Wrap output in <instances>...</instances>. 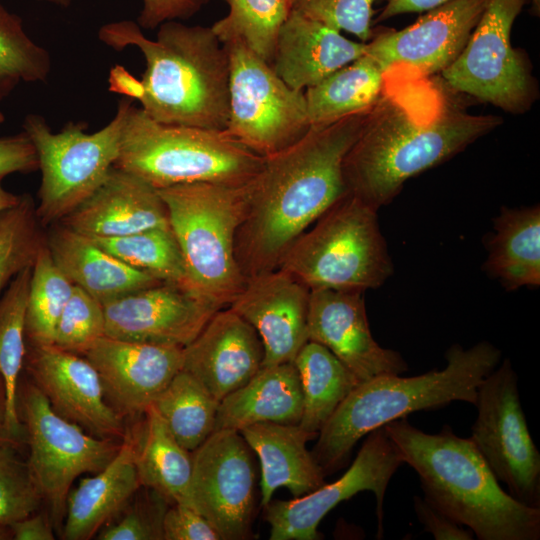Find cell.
<instances>
[{"label": "cell", "instance_id": "obj_44", "mask_svg": "<svg viewBox=\"0 0 540 540\" xmlns=\"http://www.w3.org/2000/svg\"><path fill=\"white\" fill-rule=\"evenodd\" d=\"M165 540H219L218 532L212 524L194 508L172 503L163 519Z\"/></svg>", "mask_w": 540, "mask_h": 540}, {"label": "cell", "instance_id": "obj_14", "mask_svg": "<svg viewBox=\"0 0 540 540\" xmlns=\"http://www.w3.org/2000/svg\"><path fill=\"white\" fill-rule=\"evenodd\" d=\"M348 470L336 481L292 500L270 501L265 506L271 540H318V525L342 501L362 491L376 498L377 537L383 534V507L387 486L404 464L395 444L381 426L366 435Z\"/></svg>", "mask_w": 540, "mask_h": 540}, {"label": "cell", "instance_id": "obj_54", "mask_svg": "<svg viewBox=\"0 0 540 540\" xmlns=\"http://www.w3.org/2000/svg\"><path fill=\"white\" fill-rule=\"evenodd\" d=\"M529 3L532 4V8H533L535 14L539 15V11H540L539 3H540V0H530Z\"/></svg>", "mask_w": 540, "mask_h": 540}, {"label": "cell", "instance_id": "obj_51", "mask_svg": "<svg viewBox=\"0 0 540 540\" xmlns=\"http://www.w3.org/2000/svg\"><path fill=\"white\" fill-rule=\"evenodd\" d=\"M7 409V395L4 380L0 374V435L3 433Z\"/></svg>", "mask_w": 540, "mask_h": 540}, {"label": "cell", "instance_id": "obj_43", "mask_svg": "<svg viewBox=\"0 0 540 540\" xmlns=\"http://www.w3.org/2000/svg\"><path fill=\"white\" fill-rule=\"evenodd\" d=\"M375 0H291V10L367 43Z\"/></svg>", "mask_w": 540, "mask_h": 540}, {"label": "cell", "instance_id": "obj_3", "mask_svg": "<svg viewBox=\"0 0 540 540\" xmlns=\"http://www.w3.org/2000/svg\"><path fill=\"white\" fill-rule=\"evenodd\" d=\"M99 40L120 52L137 47L146 69L135 98L153 120L223 131L229 113V56L211 26L168 21L147 38L137 22L120 20L98 30Z\"/></svg>", "mask_w": 540, "mask_h": 540}, {"label": "cell", "instance_id": "obj_35", "mask_svg": "<svg viewBox=\"0 0 540 540\" xmlns=\"http://www.w3.org/2000/svg\"><path fill=\"white\" fill-rule=\"evenodd\" d=\"M228 13L211 28L223 44L241 43L272 64L291 0H226Z\"/></svg>", "mask_w": 540, "mask_h": 540}, {"label": "cell", "instance_id": "obj_49", "mask_svg": "<svg viewBox=\"0 0 540 540\" xmlns=\"http://www.w3.org/2000/svg\"><path fill=\"white\" fill-rule=\"evenodd\" d=\"M448 1L450 0H386L375 21L383 22L406 13L426 12Z\"/></svg>", "mask_w": 540, "mask_h": 540}, {"label": "cell", "instance_id": "obj_28", "mask_svg": "<svg viewBox=\"0 0 540 540\" xmlns=\"http://www.w3.org/2000/svg\"><path fill=\"white\" fill-rule=\"evenodd\" d=\"M302 411V390L294 363L263 366L220 401L214 431H240L261 422L298 424Z\"/></svg>", "mask_w": 540, "mask_h": 540}, {"label": "cell", "instance_id": "obj_41", "mask_svg": "<svg viewBox=\"0 0 540 540\" xmlns=\"http://www.w3.org/2000/svg\"><path fill=\"white\" fill-rule=\"evenodd\" d=\"M104 336L103 304L74 285L71 296L57 321L53 345L82 356Z\"/></svg>", "mask_w": 540, "mask_h": 540}, {"label": "cell", "instance_id": "obj_48", "mask_svg": "<svg viewBox=\"0 0 540 540\" xmlns=\"http://www.w3.org/2000/svg\"><path fill=\"white\" fill-rule=\"evenodd\" d=\"M12 539L15 540H53V528L43 514L33 513L10 526Z\"/></svg>", "mask_w": 540, "mask_h": 540}, {"label": "cell", "instance_id": "obj_17", "mask_svg": "<svg viewBox=\"0 0 540 540\" xmlns=\"http://www.w3.org/2000/svg\"><path fill=\"white\" fill-rule=\"evenodd\" d=\"M23 369L59 415L96 437L123 440V417L108 404L85 357L53 344L26 346Z\"/></svg>", "mask_w": 540, "mask_h": 540}, {"label": "cell", "instance_id": "obj_42", "mask_svg": "<svg viewBox=\"0 0 540 540\" xmlns=\"http://www.w3.org/2000/svg\"><path fill=\"white\" fill-rule=\"evenodd\" d=\"M143 487V486H142ZM122 510L114 522L107 523L98 532L100 540H162L163 519L169 501L157 491L143 487ZM171 504V503H170ZM121 511V512H122Z\"/></svg>", "mask_w": 540, "mask_h": 540}, {"label": "cell", "instance_id": "obj_8", "mask_svg": "<svg viewBox=\"0 0 540 540\" xmlns=\"http://www.w3.org/2000/svg\"><path fill=\"white\" fill-rule=\"evenodd\" d=\"M377 211L347 193L289 246L277 268L310 290L364 292L393 273Z\"/></svg>", "mask_w": 540, "mask_h": 540}, {"label": "cell", "instance_id": "obj_15", "mask_svg": "<svg viewBox=\"0 0 540 540\" xmlns=\"http://www.w3.org/2000/svg\"><path fill=\"white\" fill-rule=\"evenodd\" d=\"M239 431H214L191 452L192 507L223 540L247 538L255 506L256 471Z\"/></svg>", "mask_w": 540, "mask_h": 540}, {"label": "cell", "instance_id": "obj_40", "mask_svg": "<svg viewBox=\"0 0 540 540\" xmlns=\"http://www.w3.org/2000/svg\"><path fill=\"white\" fill-rule=\"evenodd\" d=\"M42 494L22 453V441L0 435V525L37 512Z\"/></svg>", "mask_w": 540, "mask_h": 540}, {"label": "cell", "instance_id": "obj_47", "mask_svg": "<svg viewBox=\"0 0 540 540\" xmlns=\"http://www.w3.org/2000/svg\"><path fill=\"white\" fill-rule=\"evenodd\" d=\"M413 506L424 530L436 540H472L473 532L464 528L442 511L430 504L424 497L414 496Z\"/></svg>", "mask_w": 540, "mask_h": 540}, {"label": "cell", "instance_id": "obj_37", "mask_svg": "<svg viewBox=\"0 0 540 540\" xmlns=\"http://www.w3.org/2000/svg\"><path fill=\"white\" fill-rule=\"evenodd\" d=\"M73 287L52 259L45 240L32 266L25 314L26 346L53 344L57 321Z\"/></svg>", "mask_w": 540, "mask_h": 540}, {"label": "cell", "instance_id": "obj_50", "mask_svg": "<svg viewBox=\"0 0 540 540\" xmlns=\"http://www.w3.org/2000/svg\"><path fill=\"white\" fill-rule=\"evenodd\" d=\"M22 195H16L6 190L0 179V212L17 205L21 200Z\"/></svg>", "mask_w": 540, "mask_h": 540}, {"label": "cell", "instance_id": "obj_36", "mask_svg": "<svg viewBox=\"0 0 540 540\" xmlns=\"http://www.w3.org/2000/svg\"><path fill=\"white\" fill-rule=\"evenodd\" d=\"M92 239L128 266L191 291L182 253L170 227Z\"/></svg>", "mask_w": 540, "mask_h": 540}, {"label": "cell", "instance_id": "obj_19", "mask_svg": "<svg viewBox=\"0 0 540 540\" xmlns=\"http://www.w3.org/2000/svg\"><path fill=\"white\" fill-rule=\"evenodd\" d=\"M363 292L310 290L308 338L331 351L361 382L408 370L401 354L373 338Z\"/></svg>", "mask_w": 540, "mask_h": 540}, {"label": "cell", "instance_id": "obj_4", "mask_svg": "<svg viewBox=\"0 0 540 540\" xmlns=\"http://www.w3.org/2000/svg\"><path fill=\"white\" fill-rule=\"evenodd\" d=\"M384 427L404 464L418 474L424 498L477 539H540V508L505 492L470 438L448 425L429 434L407 417Z\"/></svg>", "mask_w": 540, "mask_h": 540}, {"label": "cell", "instance_id": "obj_27", "mask_svg": "<svg viewBox=\"0 0 540 540\" xmlns=\"http://www.w3.org/2000/svg\"><path fill=\"white\" fill-rule=\"evenodd\" d=\"M134 437L126 430L120 449L101 471L83 478L66 500L63 538L88 540L120 514L141 488Z\"/></svg>", "mask_w": 540, "mask_h": 540}, {"label": "cell", "instance_id": "obj_11", "mask_svg": "<svg viewBox=\"0 0 540 540\" xmlns=\"http://www.w3.org/2000/svg\"><path fill=\"white\" fill-rule=\"evenodd\" d=\"M17 412L34 480L53 515L61 520L74 480L105 468L122 441L96 437L59 415L29 378L19 381Z\"/></svg>", "mask_w": 540, "mask_h": 540}, {"label": "cell", "instance_id": "obj_18", "mask_svg": "<svg viewBox=\"0 0 540 540\" xmlns=\"http://www.w3.org/2000/svg\"><path fill=\"white\" fill-rule=\"evenodd\" d=\"M103 307L105 336L182 348L222 309L167 282L115 298Z\"/></svg>", "mask_w": 540, "mask_h": 540}, {"label": "cell", "instance_id": "obj_7", "mask_svg": "<svg viewBox=\"0 0 540 540\" xmlns=\"http://www.w3.org/2000/svg\"><path fill=\"white\" fill-rule=\"evenodd\" d=\"M246 185L195 182L158 189L191 291L218 308L230 306L247 282L235 254Z\"/></svg>", "mask_w": 540, "mask_h": 540}, {"label": "cell", "instance_id": "obj_38", "mask_svg": "<svg viewBox=\"0 0 540 540\" xmlns=\"http://www.w3.org/2000/svg\"><path fill=\"white\" fill-rule=\"evenodd\" d=\"M51 56L26 33L23 20L0 2V102L23 83L47 81Z\"/></svg>", "mask_w": 540, "mask_h": 540}, {"label": "cell", "instance_id": "obj_12", "mask_svg": "<svg viewBox=\"0 0 540 540\" xmlns=\"http://www.w3.org/2000/svg\"><path fill=\"white\" fill-rule=\"evenodd\" d=\"M530 0H487L486 7L457 58L440 74L448 88L508 113L527 111L536 84L523 54L512 46L511 31Z\"/></svg>", "mask_w": 540, "mask_h": 540}, {"label": "cell", "instance_id": "obj_45", "mask_svg": "<svg viewBox=\"0 0 540 540\" xmlns=\"http://www.w3.org/2000/svg\"><path fill=\"white\" fill-rule=\"evenodd\" d=\"M209 0H142L137 17L141 29L154 30L168 21L186 20L197 14Z\"/></svg>", "mask_w": 540, "mask_h": 540}, {"label": "cell", "instance_id": "obj_10", "mask_svg": "<svg viewBox=\"0 0 540 540\" xmlns=\"http://www.w3.org/2000/svg\"><path fill=\"white\" fill-rule=\"evenodd\" d=\"M229 56V113L223 130L266 157L300 140L310 129L304 92L288 86L245 45L224 44Z\"/></svg>", "mask_w": 540, "mask_h": 540}, {"label": "cell", "instance_id": "obj_39", "mask_svg": "<svg viewBox=\"0 0 540 540\" xmlns=\"http://www.w3.org/2000/svg\"><path fill=\"white\" fill-rule=\"evenodd\" d=\"M42 225L30 195L0 212V293L22 270L33 266L45 243Z\"/></svg>", "mask_w": 540, "mask_h": 540}, {"label": "cell", "instance_id": "obj_24", "mask_svg": "<svg viewBox=\"0 0 540 540\" xmlns=\"http://www.w3.org/2000/svg\"><path fill=\"white\" fill-rule=\"evenodd\" d=\"M366 46L291 10L278 34L271 66L288 86L304 92L362 56Z\"/></svg>", "mask_w": 540, "mask_h": 540}, {"label": "cell", "instance_id": "obj_34", "mask_svg": "<svg viewBox=\"0 0 540 540\" xmlns=\"http://www.w3.org/2000/svg\"><path fill=\"white\" fill-rule=\"evenodd\" d=\"M219 403L194 376L182 369L151 406L178 443L192 452L213 433Z\"/></svg>", "mask_w": 540, "mask_h": 540}, {"label": "cell", "instance_id": "obj_26", "mask_svg": "<svg viewBox=\"0 0 540 540\" xmlns=\"http://www.w3.org/2000/svg\"><path fill=\"white\" fill-rule=\"evenodd\" d=\"M239 432L260 461L262 506L271 501L280 487L298 498L326 483L322 468L306 447L318 434L307 432L298 424L275 422L255 423Z\"/></svg>", "mask_w": 540, "mask_h": 540}, {"label": "cell", "instance_id": "obj_30", "mask_svg": "<svg viewBox=\"0 0 540 540\" xmlns=\"http://www.w3.org/2000/svg\"><path fill=\"white\" fill-rule=\"evenodd\" d=\"M131 431L141 486L157 491L171 504L181 503L192 507L191 452L178 443L153 406L141 415Z\"/></svg>", "mask_w": 540, "mask_h": 540}, {"label": "cell", "instance_id": "obj_55", "mask_svg": "<svg viewBox=\"0 0 540 540\" xmlns=\"http://www.w3.org/2000/svg\"><path fill=\"white\" fill-rule=\"evenodd\" d=\"M4 121V115L0 112V124Z\"/></svg>", "mask_w": 540, "mask_h": 540}, {"label": "cell", "instance_id": "obj_9", "mask_svg": "<svg viewBox=\"0 0 540 540\" xmlns=\"http://www.w3.org/2000/svg\"><path fill=\"white\" fill-rule=\"evenodd\" d=\"M133 101L122 98L114 117L93 133L87 132L88 124L83 121H69L53 132L43 116H25L22 131L36 150L41 172L36 214L42 226L60 222L105 181L118 158Z\"/></svg>", "mask_w": 540, "mask_h": 540}, {"label": "cell", "instance_id": "obj_6", "mask_svg": "<svg viewBox=\"0 0 540 540\" xmlns=\"http://www.w3.org/2000/svg\"><path fill=\"white\" fill-rule=\"evenodd\" d=\"M263 157L224 131L169 125L130 104L114 167L155 189L213 182L244 185L260 170Z\"/></svg>", "mask_w": 540, "mask_h": 540}, {"label": "cell", "instance_id": "obj_1", "mask_svg": "<svg viewBox=\"0 0 540 540\" xmlns=\"http://www.w3.org/2000/svg\"><path fill=\"white\" fill-rule=\"evenodd\" d=\"M370 109L311 125L296 143L263 157L246 185V212L235 238L236 259L247 280L276 269L296 238L348 193L344 158Z\"/></svg>", "mask_w": 540, "mask_h": 540}, {"label": "cell", "instance_id": "obj_21", "mask_svg": "<svg viewBox=\"0 0 540 540\" xmlns=\"http://www.w3.org/2000/svg\"><path fill=\"white\" fill-rule=\"evenodd\" d=\"M309 298L308 287L276 268L249 278L228 306L258 333L264 348L262 367L293 362L309 341Z\"/></svg>", "mask_w": 540, "mask_h": 540}, {"label": "cell", "instance_id": "obj_5", "mask_svg": "<svg viewBox=\"0 0 540 540\" xmlns=\"http://www.w3.org/2000/svg\"><path fill=\"white\" fill-rule=\"evenodd\" d=\"M445 359L441 370L412 377L382 375L359 383L319 431L311 451L325 476L346 464L361 438L391 421L454 401L475 405L477 388L499 364L501 351L488 341L468 349L453 344Z\"/></svg>", "mask_w": 540, "mask_h": 540}, {"label": "cell", "instance_id": "obj_32", "mask_svg": "<svg viewBox=\"0 0 540 540\" xmlns=\"http://www.w3.org/2000/svg\"><path fill=\"white\" fill-rule=\"evenodd\" d=\"M293 363L303 397L298 425L318 434L360 381L331 351L314 341L301 348Z\"/></svg>", "mask_w": 540, "mask_h": 540}, {"label": "cell", "instance_id": "obj_53", "mask_svg": "<svg viewBox=\"0 0 540 540\" xmlns=\"http://www.w3.org/2000/svg\"><path fill=\"white\" fill-rule=\"evenodd\" d=\"M12 539L9 526L0 525V540Z\"/></svg>", "mask_w": 540, "mask_h": 540}, {"label": "cell", "instance_id": "obj_31", "mask_svg": "<svg viewBox=\"0 0 540 540\" xmlns=\"http://www.w3.org/2000/svg\"><path fill=\"white\" fill-rule=\"evenodd\" d=\"M387 73L365 53L304 91L311 125L370 109L386 88Z\"/></svg>", "mask_w": 540, "mask_h": 540}, {"label": "cell", "instance_id": "obj_20", "mask_svg": "<svg viewBox=\"0 0 540 540\" xmlns=\"http://www.w3.org/2000/svg\"><path fill=\"white\" fill-rule=\"evenodd\" d=\"M82 356L96 369L108 404L123 418L141 416L183 367L182 347L107 336Z\"/></svg>", "mask_w": 540, "mask_h": 540}, {"label": "cell", "instance_id": "obj_13", "mask_svg": "<svg viewBox=\"0 0 540 540\" xmlns=\"http://www.w3.org/2000/svg\"><path fill=\"white\" fill-rule=\"evenodd\" d=\"M475 406L470 440L514 499L540 508V453L529 432L518 377L509 359L480 383Z\"/></svg>", "mask_w": 540, "mask_h": 540}, {"label": "cell", "instance_id": "obj_52", "mask_svg": "<svg viewBox=\"0 0 540 540\" xmlns=\"http://www.w3.org/2000/svg\"><path fill=\"white\" fill-rule=\"evenodd\" d=\"M40 1H45L47 3L53 4L62 8H67L72 3V0H40Z\"/></svg>", "mask_w": 540, "mask_h": 540}, {"label": "cell", "instance_id": "obj_33", "mask_svg": "<svg viewBox=\"0 0 540 540\" xmlns=\"http://www.w3.org/2000/svg\"><path fill=\"white\" fill-rule=\"evenodd\" d=\"M32 266L8 284L0 298V374L6 386L7 409L2 435L22 441L17 391L26 353L25 314Z\"/></svg>", "mask_w": 540, "mask_h": 540}, {"label": "cell", "instance_id": "obj_25", "mask_svg": "<svg viewBox=\"0 0 540 540\" xmlns=\"http://www.w3.org/2000/svg\"><path fill=\"white\" fill-rule=\"evenodd\" d=\"M45 240L52 259L73 285L102 304L162 283L132 268L101 248L92 238L61 222L52 224Z\"/></svg>", "mask_w": 540, "mask_h": 540}, {"label": "cell", "instance_id": "obj_29", "mask_svg": "<svg viewBox=\"0 0 540 540\" xmlns=\"http://www.w3.org/2000/svg\"><path fill=\"white\" fill-rule=\"evenodd\" d=\"M487 274L509 291L540 285V207H502L487 244Z\"/></svg>", "mask_w": 540, "mask_h": 540}, {"label": "cell", "instance_id": "obj_22", "mask_svg": "<svg viewBox=\"0 0 540 540\" xmlns=\"http://www.w3.org/2000/svg\"><path fill=\"white\" fill-rule=\"evenodd\" d=\"M263 360L264 348L256 330L225 307L183 348L182 369L221 401L245 385L261 369Z\"/></svg>", "mask_w": 540, "mask_h": 540}, {"label": "cell", "instance_id": "obj_2", "mask_svg": "<svg viewBox=\"0 0 540 540\" xmlns=\"http://www.w3.org/2000/svg\"><path fill=\"white\" fill-rule=\"evenodd\" d=\"M502 123L494 115H475L440 98L420 117L387 90L370 109L343 162L348 193L378 210L404 183L455 156Z\"/></svg>", "mask_w": 540, "mask_h": 540}, {"label": "cell", "instance_id": "obj_16", "mask_svg": "<svg viewBox=\"0 0 540 540\" xmlns=\"http://www.w3.org/2000/svg\"><path fill=\"white\" fill-rule=\"evenodd\" d=\"M486 4L487 0H450L401 30L372 37L366 54L385 73L399 66L422 77L441 73L464 48Z\"/></svg>", "mask_w": 540, "mask_h": 540}, {"label": "cell", "instance_id": "obj_23", "mask_svg": "<svg viewBox=\"0 0 540 540\" xmlns=\"http://www.w3.org/2000/svg\"><path fill=\"white\" fill-rule=\"evenodd\" d=\"M90 238H111L170 227L158 190L113 167L100 187L60 221Z\"/></svg>", "mask_w": 540, "mask_h": 540}, {"label": "cell", "instance_id": "obj_46", "mask_svg": "<svg viewBox=\"0 0 540 540\" xmlns=\"http://www.w3.org/2000/svg\"><path fill=\"white\" fill-rule=\"evenodd\" d=\"M38 170L36 150L24 131L0 137V179Z\"/></svg>", "mask_w": 540, "mask_h": 540}]
</instances>
